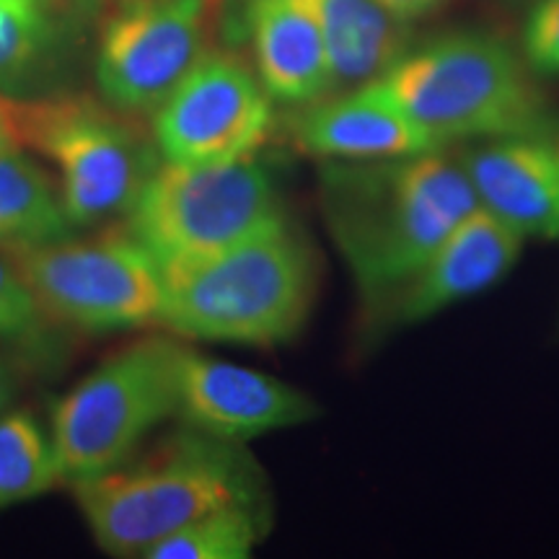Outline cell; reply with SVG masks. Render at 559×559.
<instances>
[{
    "mask_svg": "<svg viewBox=\"0 0 559 559\" xmlns=\"http://www.w3.org/2000/svg\"><path fill=\"white\" fill-rule=\"evenodd\" d=\"M379 81L440 148L555 130L519 55L485 32L443 34L404 52Z\"/></svg>",
    "mask_w": 559,
    "mask_h": 559,
    "instance_id": "4",
    "label": "cell"
},
{
    "mask_svg": "<svg viewBox=\"0 0 559 559\" xmlns=\"http://www.w3.org/2000/svg\"><path fill=\"white\" fill-rule=\"evenodd\" d=\"M479 207L521 234L559 239V130L495 138L461 158Z\"/></svg>",
    "mask_w": 559,
    "mask_h": 559,
    "instance_id": "13",
    "label": "cell"
},
{
    "mask_svg": "<svg viewBox=\"0 0 559 559\" xmlns=\"http://www.w3.org/2000/svg\"><path fill=\"white\" fill-rule=\"evenodd\" d=\"M60 192L16 145L0 151V249L9 254L70 239Z\"/></svg>",
    "mask_w": 559,
    "mask_h": 559,
    "instance_id": "17",
    "label": "cell"
},
{
    "mask_svg": "<svg viewBox=\"0 0 559 559\" xmlns=\"http://www.w3.org/2000/svg\"><path fill=\"white\" fill-rule=\"evenodd\" d=\"M270 174L254 158L160 164L130 207V234L160 270L185 267L283 221Z\"/></svg>",
    "mask_w": 559,
    "mask_h": 559,
    "instance_id": "6",
    "label": "cell"
},
{
    "mask_svg": "<svg viewBox=\"0 0 559 559\" xmlns=\"http://www.w3.org/2000/svg\"><path fill=\"white\" fill-rule=\"evenodd\" d=\"M521 247V234L485 207H477L438 243L415 275L386 298L391 321L419 324L459 300L487 290L513 270Z\"/></svg>",
    "mask_w": 559,
    "mask_h": 559,
    "instance_id": "12",
    "label": "cell"
},
{
    "mask_svg": "<svg viewBox=\"0 0 559 559\" xmlns=\"http://www.w3.org/2000/svg\"><path fill=\"white\" fill-rule=\"evenodd\" d=\"M326 223L355 283L386 300L479 207L461 160L443 151L342 160L324 177Z\"/></svg>",
    "mask_w": 559,
    "mask_h": 559,
    "instance_id": "1",
    "label": "cell"
},
{
    "mask_svg": "<svg viewBox=\"0 0 559 559\" xmlns=\"http://www.w3.org/2000/svg\"><path fill=\"white\" fill-rule=\"evenodd\" d=\"M207 0H128L107 21L96 86L120 111H156L202 58Z\"/></svg>",
    "mask_w": 559,
    "mask_h": 559,
    "instance_id": "10",
    "label": "cell"
},
{
    "mask_svg": "<svg viewBox=\"0 0 559 559\" xmlns=\"http://www.w3.org/2000/svg\"><path fill=\"white\" fill-rule=\"evenodd\" d=\"M41 311L16 262L0 257V340L29 337L39 330Z\"/></svg>",
    "mask_w": 559,
    "mask_h": 559,
    "instance_id": "21",
    "label": "cell"
},
{
    "mask_svg": "<svg viewBox=\"0 0 559 559\" xmlns=\"http://www.w3.org/2000/svg\"><path fill=\"white\" fill-rule=\"evenodd\" d=\"M337 86L381 79L407 52V24L379 0H309Z\"/></svg>",
    "mask_w": 559,
    "mask_h": 559,
    "instance_id": "16",
    "label": "cell"
},
{
    "mask_svg": "<svg viewBox=\"0 0 559 559\" xmlns=\"http://www.w3.org/2000/svg\"><path fill=\"white\" fill-rule=\"evenodd\" d=\"M247 29L272 102L300 107L334 88L324 34L309 0H249Z\"/></svg>",
    "mask_w": 559,
    "mask_h": 559,
    "instance_id": "15",
    "label": "cell"
},
{
    "mask_svg": "<svg viewBox=\"0 0 559 559\" xmlns=\"http://www.w3.org/2000/svg\"><path fill=\"white\" fill-rule=\"evenodd\" d=\"M13 143L41 153L60 171V198L75 228L130 213L156 156L143 135L91 99L0 102Z\"/></svg>",
    "mask_w": 559,
    "mask_h": 559,
    "instance_id": "7",
    "label": "cell"
},
{
    "mask_svg": "<svg viewBox=\"0 0 559 559\" xmlns=\"http://www.w3.org/2000/svg\"><path fill=\"white\" fill-rule=\"evenodd\" d=\"M272 128V99L234 55H202L153 111V140L166 164H234L254 158Z\"/></svg>",
    "mask_w": 559,
    "mask_h": 559,
    "instance_id": "9",
    "label": "cell"
},
{
    "mask_svg": "<svg viewBox=\"0 0 559 559\" xmlns=\"http://www.w3.org/2000/svg\"><path fill=\"white\" fill-rule=\"evenodd\" d=\"M11 257L39 309L79 330H132L164 311V270L132 234L62 239Z\"/></svg>",
    "mask_w": 559,
    "mask_h": 559,
    "instance_id": "8",
    "label": "cell"
},
{
    "mask_svg": "<svg viewBox=\"0 0 559 559\" xmlns=\"http://www.w3.org/2000/svg\"><path fill=\"white\" fill-rule=\"evenodd\" d=\"M296 140L311 156L349 164L443 151L379 79L334 99L313 102L296 120Z\"/></svg>",
    "mask_w": 559,
    "mask_h": 559,
    "instance_id": "14",
    "label": "cell"
},
{
    "mask_svg": "<svg viewBox=\"0 0 559 559\" xmlns=\"http://www.w3.org/2000/svg\"><path fill=\"white\" fill-rule=\"evenodd\" d=\"M379 3L386 5L394 16L412 21V19L425 16V13H430L432 9H438L443 0H379Z\"/></svg>",
    "mask_w": 559,
    "mask_h": 559,
    "instance_id": "23",
    "label": "cell"
},
{
    "mask_svg": "<svg viewBox=\"0 0 559 559\" xmlns=\"http://www.w3.org/2000/svg\"><path fill=\"white\" fill-rule=\"evenodd\" d=\"M177 342L151 337L117 349L52 409V443L62 479L117 469L153 428L177 415Z\"/></svg>",
    "mask_w": 559,
    "mask_h": 559,
    "instance_id": "5",
    "label": "cell"
},
{
    "mask_svg": "<svg viewBox=\"0 0 559 559\" xmlns=\"http://www.w3.org/2000/svg\"><path fill=\"white\" fill-rule=\"evenodd\" d=\"M177 415L192 430L243 443L319 415L304 391L275 376L181 347Z\"/></svg>",
    "mask_w": 559,
    "mask_h": 559,
    "instance_id": "11",
    "label": "cell"
},
{
    "mask_svg": "<svg viewBox=\"0 0 559 559\" xmlns=\"http://www.w3.org/2000/svg\"><path fill=\"white\" fill-rule=\"evenodd\" d=\"M13 396H16V379H13V370L9 362L0 358V415L9 412Z\"/></svg>",
    "mask_w": 559,
    "mask_h": 559,
    "instance_id": "24",
    "label": "cell"
},
{
    "mask_svg": "<svg viewBox=\"0 0 559 559\" xmlns=\"http://www.w3.org/2000/svg\"><path fill=\"white\" fill-rule=\"evenodd\" d=\"M52 37V0H0V81L19 79Z\"/></svg>",
    "mask_w": 559,
    "mask_h": 559,
    "instance_id": "20",
    "label": "cell"
},
{
    "mask_svg": "<svg viewBox=\"0 0 559 559\" xmlns=\"http://www.w3.org/2000/svg\"><path fill=\"white\" fill-rule=\"evenodd\" d=\"M164 277L158 324L179 337L249 347L296 337L319 285L317 257L288 218Z\"/></svg>",
    "mask_w": 559,
    "mask_h": 559,
    "instance_id": "2",
    "label": "cell"
},
{
    "mask_svg": "<svg viewBox=\"0 0 559 559\" xmlns=\"http://www.w3.org/2000/svg\"><path fill=\"white\" fill-rule=\"evenodd\" d=\"M264 531V506H230L164 536L145 559H247Z\"/></svg>",
    "mask_w": 559,
    "mask_h": 559,
    "instance_id": "19",
    "label": "cell"
},
{
    "mask_svg": "<svg viewBox=\"0 0 559 559\" xmlns=\"http://www.w3.org/2000/svg\"><path fill=\"white\" fill-rule=\"evenodd\" d=\"M62 479L52 436L29 412L0 415V510L39 498Z\"/></svg>",
    "mask_w": 559,
    "mask_h": 559,
    "instance_id": "18",
    "label": "cell"
},
{
    "mask_svg": "<svg viewBox=\"0 0 559 559\" xmlns=\"http://www.w3.org/2000/svg\"><path fill=\"white\" fill-rule=\"evenodd\" d=\"M94 542L111 557H145L153 544L230 506H262L251 459L230 440L192 430L132 466L73 481Z\"/></svg>",
    "mask_w": 559,
    "mask_h": 559,
    "instance_id": "3",
    "label": "cell"
},
{
    "mask_svg": "<svg viewBox=\"0 0 559 559\" xmlns=\"http://www.w3.org/2000/svg\"><path fill=\"white\" fill-rule=\"evenodd\" d=\"M11 145H16V143H13V138H11V130H9V124H5L3 115H0V151L11 148Z\"/></svg>",
    "mask_w": 559,
    "mask_h": 559,
    "instance_id": "25",
    "label": "cell"
},
{
    "mask_svg": "<svg viewBox=\"0 0 559 559\" xmlns=\"http://www.w3.org/2000/svg\"><path fill=\"white\" fill-rule=\"evenodd\" d=\"M523 55L539 75H559V0H536L523 26Z\"/></svg>",
    "mask_w": 559,
    "mask_h": 559,
    "instance_id": "22",
    "label": "cell"
}]
</instances>
